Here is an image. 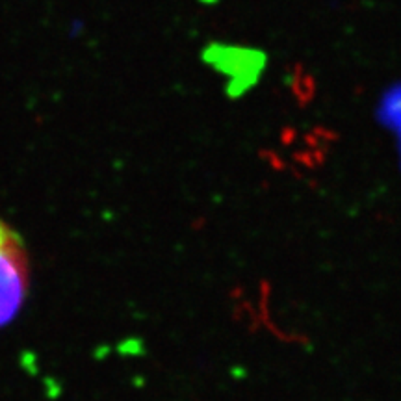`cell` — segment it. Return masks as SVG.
<instances>
[{"label": "cell", "instance_id": "cell-1", "mask_svg": "<svg viewBox=\"0 0 401 401\" xmlns=\"http://www.w3.org/2000/svg\"><path fill=\"white\" fill-rule=\"evenodd\" d=\"M28 251L21 236L0 220V329L15 320L28 295Z\"/></svg>", "mask_w": 401, "mask_h": 401}, {"label": "cell", "instance_id": "cell-2", "mask_svg": "<svg viewBox=\"0 0 401 401\" xmlns=\"http://www.w3.org/2000/svg\"><path fill=\"white\" fill-rule=\"evenodd\" d=\"M205 60L214 65L218 71H223L232 79L230 91L242 95L245 88H249L254 79L264 67V56L249 49H232V47H208Z\"/></svg>", "mask_w": 401, "mask_h": 401}, {"label": "cell", "instance_id": "cell-3", "mask_svg": "<svg viewBox=\"0 0 401 401\" xmlns=\"http://www.w3.org/2000/svg\"><path fill=\"white\" fill-rule=\"evenodd\" d=\"M200 2H210L212 4V2H215V0H200Z\"/></svg>", "mask_w": 401, "mask_h": 401}]
</instances>
